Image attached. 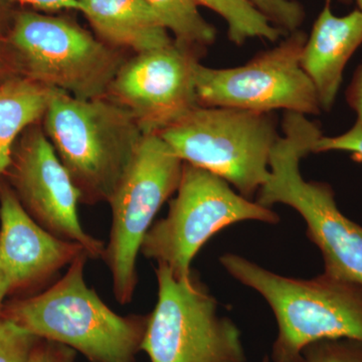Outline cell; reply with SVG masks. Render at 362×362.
Segmentation results:
<instances>
[{"mask_svg": "<svg viewBox=\"0 0 362 362\" xmlns=\"http://www.w3.org/2000/svg\"><path fill=\"white\" fill-rule=\"evenodd\" d=\"M52 89L28 78L0 85V176L11 165L16 138L44 118Z\"/></svg>", "mask_w": 362, "mask_h": 362, "instance_id": "cell-16", "label": "cell"}, {"mask_svg": "<svg viewBox=\"0 0 362 362\" xmlns=\"http://www.w3.org/2000/svg\"><path fill=\"white\" fill-rule=\"evenodd\" d=\"M78 4L95 30L112 45L141 54L173 42L147 0H78Z\"/></svg>", "mask_w": 362, "mask_h": 362, "instance_id": "cell-15", "label": "cell"}, {"mask_svg": "<svg viewBox=\"0 0 362 362\" xmlns=\"http://www.w3.org/2000/svg\"><path fill=\"white\" fill-rule=\"evenodd\" d=\"M282 131L256 202L269 209L277 204L294 209L306 223L307 238L322 254L323 273L362 286V226L340 211L330 185L305 180L300 171L302 159L323 136L320 126L302 114L286 112Z\"/></svg>", "mask_w": 362, "mask_h": 362, "instance_id": "cell-2", "label": "cell"}, {"mask_svg": "<svg viewBox=\"0 0 362 362\" xmlns=\"http://www.w3.org/2000/svg\"><path fill=\"white\" fill-rule=\"evenodd\" d=\"M306 40L303 32L296 30L235 68L214 69L199 63L195 71L199 106L319 115L322 110L315 87L301 66Z\"/></svg>", "mask_w": 362, "mask_h": 362, "instance_id": "cell-10", "label": "cell"}, {"mask_svg": "<svg viewBox=\"0 0 362 362\" xmlns=\"http://www.w3.org/2000/svg\"><path fill=\"white\" fill-rule=\"evenodd\" d=\"M11 291V286L7 282L6 278L4 277V274L0 272V313L2 311V304H4V298L9 292Z\"/></svg>", "mask_w": 362, "mask_h": 362, "instance_id": "cell-26", "label": "cell"}, {"mask_svg": "<svg viewBox=\"0 0 362 362\" xmlns=\"http://www.w3.org/2000/svg\"><path fill=\"white\" fill-rule=\"evenodd\" d=\"M202 49L173 42L124 63L106 97L129 112L143 134H159L199 106L195 71Z\"/></svg>", "mask_w": 362, "mask_h": 362, "instance_id": "cell-11", "label": "cell"}, {"mask_svg": "<svg viewBox=\"0 0 362 362\" xmlns=\"http://www.w3.org/2000/svg\"><path fill=\"white\" fill-rule=\"evenodd\" d=\"M83 252L80 244L42 228L11 187H0V272L11 290L42 282Z\"/></svg>", "mask_w": 362, "mask_h": 362, "instance_id": "cell-13", "label": "cell"}, {"mask_svg": "<svg viewBox=\"0 0 362 362\" xmlns=\"http://www.w3.org/2000/svg\"><path fill=\"white\" fill-rule=\"evenodd\" d=\"M274 25L286 33L299 30L303 23L305 11L297 0H251Z\"/></svg>", "mask_w": 362, "mask_h": 362, "instance_id": "cell-21", "label": "cell"}, {"mask_svg": "<svg viewBox=\"0 0 362 362\" xmlns=\"http://www.w3.org/2000/svg\"><path fill=\"white\" fill-rule=\"evenodd\" d=\"M330 2L326 0L301 54L302 68L315 87L322 112L334 106L345 66L362 45V11L337 16Z\"/></svg>", "mask_w": 362, "mask_h": 362, "instance_id": "cell-14", "label": "cell"}, {"mask_svg": "<svg viewBox=\"0 0 362 362\" xmlns=\"http://www.w3.org/2000/svg\"><path fill=\"white\" fill-rule=\"evenodd\" d=\"M40 340L26 362H75L76 350L61 343Z\"/></svg>", "mask_w": 362, "mask_h": 362, "instance_id": "cell-23", "label": "cell"}, {"mask_svg": "<svg viewBox=\"0 0 362 362\" xmlns=\"http://www.w3.org/2000/svg\"><path fill=\"white\" fill-rule=\"evenodd\" d=\"M9 2L25 4L42 9V11H59V9H76L80 11L78 0H7Z\"/></svg>", "mask_w": 362, "mask_h": 362, "instance_id": "cell-25", "label": "cell"}, {"mask_svg": "<svg viewBox=\"0 0 362 362\" xmlns=\"http://www.w3.org/2000/svg\"><path fill=\"white\" fill-rule=\"evenodd\" d=\"M182 168L183 161L160 136L144 135L109 199L111 230L102 258L119 303H129L134 296L143 240L159 209L177 190Z\"/></svg>", "mask_w": 362, "mask_h": 362, "instance_id": "cell-8", "label": "cell"}, {"mask_svg": "<svg viewBox=\"0 0 362 362\" xmlns=\"http://www.w3.org/2000/svg\"><path fill=\"white\" fill-rule=\"evenodd\" d=\"M195 2L211 9L225 20L228 39L233 44L242 45L252 39L275 42L287 35L274 25L251 0H195Z\"/></svg>", "mask_w": 362, "mask_h": 362, "instance_id": "cell-17", "label": "cell"}, {"mask_svg": "<svg viewBox=\"0 0 362 362\" xmlns=\"http://www.w3.org/2000/svg\"><path fill=\"white\" fill-rule=\"evenodd\" d=\"M176 192L168 216L145 235L140 252L180 279L192 275L197 252L223 228L245 221H280L278 214L243 197L223 178L185 162Z\"/></svg>", "mask_w": 362, "mask_h": 362, "instance_id": "cell-6", "label": "cell"}, {"mask_svg": "<svg viewBox=\"0 0 362 362\" xmlns=\"http://www.w3.org/2000/svg\"><path fill=\"white\" fill-rule=\"evenodd\" d=\"M11 42L28 78L80 99L106 96L124 64L80 26L39 13L16 18Z\"/></svg>", "mask_w": 362, "mask_h": 362, "instance_id": "cell-9", "label": "cell"}, {"mask_svg": "<svg viewBox=\"0 0 362 362\" xmlns=\"http://www.w3.org/2000/svg\"><path fill=\"white\" fill-rule=\"evenodd\" d=\"M40 338L11 319L0 318V362H26Z\"/></svg>", "mask_w": 362, "mask_h": 362, "instance_id": "cell-19", "label": "cell"}, {"mask_svg": "<svg viewBox=\"0 0 362 362\" xmlns=\"http://www.w3.org/2000/svg\"><path fill=\"white\" fill-rule=\"evenodd\" d=\"M347 104L356 115V122L362 125V64L357 66L345 92Z\"/></svg>", "mask_w": 362, "mask_h": 362, "instance_id": "cell-24", "label": "cell"}, {"mask_svg": "<svg viewBox=\"0 0 362 362\" xmlns=\"http://www.w3.org/2000/svg\"><path fill=\"white\" fill-rule=\"evenodd\" d=\"M158 299L147 317L140 349L151 362H246L242 333L199 276L173 275L156 268Z\"/></svg>", "mask_w": 362, "mask_h": 362, "instance_id": "cell-7", "label": "cell"}, {"mask_svg": "<svg viewBox=\"0 0 362 362\" xmlns=\"http://www.w3.org/2000/svg\"><path fill=\"white\" fill-rule=\"evenodd\" d=\"M158 135L181 160L220 176L251 201L268 180L281 136L273 113L202 106Z\"/></svg>", "mask_w": 362, "mask_h": 362, "instance_id": "cell-5", "label": "cell"}, {"mask_svg": "<svg viewBox=\"0 0 362 362\" xmlns=\"http://www.w3.org/2000/svg\"><path fill=\"white\" fill-rule=\"evenodd\" d=\"M88 259L83 252L58 282L11 305L6 318L40 339L80 351L92 362H133L148 316L123 317L111 310L86 283Z\"/></svg>", "mask_w": 362, "mask_h": 362, "instance_id": "cell-4", "label": "cell"}, {"mask_svg": "<svg viewBox=\"0 0 362 362\" xmlns=\"http://www.w3.org/2000/svg\"><path fill=\"white\" fill-rule=\"evenodd\" d=\"M221 266L269 304L278 325L271 362H301L311 343L349 338L362 341V286L321 274L303 280L278 275L235 254Z\"/></svg>", "mask_w": 362, "mask_h": 362, "instance_id": "cell-1", "label": "cell"}, {"mask_svg": "<svg viewBox=\"0 0 362 362\" xmlns=\"http://www.w3.org/2000/svg\"><path fill=\"white\" fill-rule=\"evenodd\" d=\"M44 118L81 202H108L144 136L133 116L106 96L80 99L52 89Z\"/></svg>", "mask_w": 362, "mask_h": 362, "instance_id": "cell-3", "label": "cell"}, {"mask_svg": "<svg viewBox=\"0 0 362 362\" xmlns=\"http://www.w3.org/2000/svg\"><path fill=\"white\" fill-rule=\"evenodd\" d=\"M331 151L349 152L352 159L362 162V125L356 122L349 131L342 134L321 136L312 149V153Z\"/></svg>", "mask_w": 362, "mask_h": 362, "instance_id": "cell-22", "label": "cell"}, {"mask_svg": "<svg viewBox=\"0 0 362 362\" xmlns=\"http://www.w3.org/2000/svg\"><path fill=\"white\" fill-rule=\"evenodd\" d=\"M301 362H362V341L340 338L311 343L302 351Z\"/></svg>", "mask_w": 362, "mask_h": 362, "instance_id": "cell-20", "label": "cell"}, {"mask_svg": "<svg viewBox=\"0 0 362 362\" xmlns=\"http://www.w3.org/2000/svg\"><path fill=\"white\" fill-rule=\"evenodd\" d=\"M356 2L357 6H358L359 11H362V0H354Z\"/></svg>", "mask_w": 362, "mask_h": 362, "instance_id": "cell-27", "label": "cell"}, {"mask_svg": "<svg viewBox=\"0 0 362 362\" xmlns=\"http://www.w3.org/2000/svg\"><path fill=\"white\" fill-rule=\"evenodd\" d=\"M175 42L204 49L213 44L216 30L199 13L195 0H147Z\"/></svg>", "mask_w": 362, "mask_h": 362, "instance_id": "cell-18", "label": "cell"}, {"mask_svg": "<svg viewBox=\"0 0 362 362\" xmlns=\"http://www.w3.org/2000/svg\"><path fill=\"white\" fill-rule=\"evenodd\" d=\"M7 171L14 194L33 220L59 239L80 244L89 258H102L105 244L83 228L80 192L44 130H25Z\"/></svg>", "mask_w": 362, "mask_h": 362, "instance_id": "cell-12", "label": "cell"}, {"mask_svg": "<svg viewBox=\"0 0 362 362\" xmlns=\"http://www.w3.org/2000/svg\"><path fill=\"white\" fill-rule=\"evenodd\" d=\"M263 362H271L270 356H266L264 357Z\"/></svg>", "mask_w": 362, "mask_h": 362, "instance_id": "cell-28", "label": "cell"}]
</instances>
